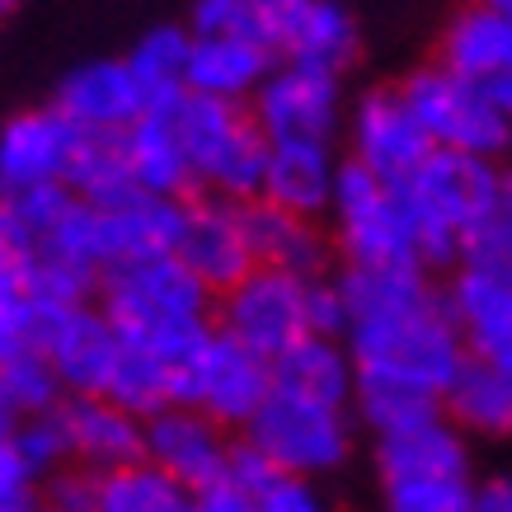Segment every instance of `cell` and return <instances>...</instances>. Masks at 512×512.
<instances>
[{
	"label": "cell",
	"mask_w": 512,
	"mask_h": 512,
	"mask_svg": "<svg viewBox=\"0 0 512 512\" xmlns=\"http://www.w3.org/2000/svg\"><path fill=\"white\" fill-rule=\"evenodd\" d=\"M348 296V353L357 376H386L447 395L466 367V334L451 315L447 282L428 268H339Z\"/></svg>",
	"instance_id": "1"
},
{
	"label": "cell",
	"mask_w": 512,
	"mask_h": 512,
	"mask_svg": "<svg viewBox=\"0 0 512 512\" xmlns=\"http://www.w3.org/2000/svg\"><path fill=\"white\" fill-rule=\"evenodd\" d=\"M94 306L109 315L127 343L165 357L174 376L217 334V296L207 292L202 278H193V268L179 254L109 268L99 278Z\"/></svg>",
	"instance_id": "2"
},
{
	"label": "cell",
	"mask_w": 512,
	"mask_h": 512,
	"mask_svg": "<svg viewBox=\"0 0 512 512\" xmlns=\"http://www.w3.org/2000/svg\"><path fill=\"white\" fill-rule=\"evenodd\" d=\"M400 193L419 231V264L428 273H456L466 240L484 221H494L503 170L498 160L466 151H433L400 184Z\"/></svg>",
	"instance_id": "3"
},
{
	"label": "cell",
	"mask_w": 512,
	"mask_h": 512,
	"mask_svg": "<svg viewBox=\"0 0 512 512\" xmlns=\"http://www.w3.org/2000/svg\"><path fill=\"white\" fill-rule=\"evenodd\" d=\"M170 109L179 123V137H184L198 193L231 202L264 198V170L273 141L249 104H226V99H207V94L188 90Z\"/></svg>",
	"instance_id": "4"
},
{
	"label": "cell",
	"mask_w": 512,
	"mask_h": 512,
	"mask_svg": "<svg viewBox=\"0 0 512 512\" xmlns=\"http://www.w3.org/2000/svg\"><path fill=\"white\" fill-rule=\"evenodd\" d=\"M329 240L343 268H423L419 231L400 184L357 160H343L339 170V188L329 202Z\"/></svg>",
	"instance_id": "5"
},
{
	"label": "cell",
	"mask_w": 512,
	"mask_h": 512,
	"mask_svg": "<svg viewBox=\"0 0 512 512\" xmlns=\"http://www.w3.org/2000/svg\"><path fill=\"white\" fill-rule=\"evenodd\" d=\"M357 428L362 423H357L353 409H339V404H325V400H311V395H292V390L273 386L264 409L254 414V423L240 437H249L287 475L329 480V475H339L353 461Z\"/></svg>",
	"instance_id": "6"
},
{
	"label": "cell",
	"mask_w": 512,
	"mask_h": 512,
	"mask_svg": "<svg viewBox=\"0 0 512 512\" xmlns=\"http://www.w3.org/2000/svg\"><path fill=\"white\" fill-rule=\"evenodd\" d=\"M400 94L437 151H466L484 160H503L512 151V118L480 80H466L451 66L433 62L409 71L400 80Z\"/></svg>",
	"instance_id": "7"
},
{
	"label": "cell",
	"mask_w": 512,
	"mask_h": 512,
	"mask_svg": "<svg viewBox=\"0 0 512 512\" xmlns=\"http://www.w3.org/2000/svg\"><path fill=\"white\" fill-rule=\"evenodd\" d=\"M268 395H273V362L221 329L174 376V404H193L231 433H245Z\"/></svg>",
	"instance_id": "8"
},
{
	"label": "cell",
	"mask_w": 512,
	"mask_h": 512,
	"mask_svg": "<svg viewBox=\"0 0 512 512\" xmlns=\"http://www.w3.org/2000/svg\"><path fill=\"white\" fill-rule=\"evenodd\" d=\"M306 282L282 268H254L245 282L217 296V329L254 348L259 357L278 362L292 343L311 334L306 325Z\"/></svg>",
	"instance_id": "9"
},
{
	"label": "cell",
	"mask_w": 512,
	"mask_h": 512,
	"mask_svg": "<svg viewBox=\"0 0 512 512\" xmlns=\"http://www.w3.org/2000/svg\"><path fill=\"white\" fill-rule=\"evenodd\" d=\"M437 146L428 141L423 123L414 118L409 99L400 94V85H376L353 104L348 113V160L367 165L372 174L404 184L409 174L419 170L423 160L433 156Z\"/></svg>",
	"instance_id": "10"
},
{
	"label": "cell",
	"mask_w": 512,
	"mask_h": 512,
	"mask_svg": "<svg viewBox=\"0 0 512 512\" xmlns=\"http://www.w3.org/2000/svg\"><path fill=\"white\" fill-rule=\"evenodd\" d=\"M231 428H221L217 419H207L193 404H170L146 419V456L156 470H165L170 480H179L188 494H202L212 484L226 480L235 451Z\"/></svg>",
	"instance_id": "11"
},
{
	"label": "cell",
	"mask_w": 512,
	"mask_h": 512,
	"mask_svg": "<svg viewBox=\"0 0 512 512\" xmlns=\"http://www.w3.org/2000/svg\"><path fill=\"white\" fill-rule=\"evenodd\" d=\"M174 254L193 268V278L207 282L212 296L231 292L235 282H245L259 268L254 240H249L245 226V202L193 193L184 207V235H179Z\"/></svg>",
	"instance_id": "12"
},
{
	"label": "cell",
	"mask_w": 512,
	"mask_h": 512,
	"mask_svg": "<svg viewBox=\"0 0 512 512\" xmlns=\"http://www.w3.org/2000/svg\"><path fill=\"white\" fill-rule=\"evenodd\" d=\"M343 71L306 62H278V71L264 80V90L254 94V118L268 132V141L292 137H334L343 113Z\"/></svg>",
	"instance_id": "13"
},
{
	"label": "cell",
	"mask_w": 512,
	"mask_h": 512,
	"mask_svg": "<svg viewBox=\"0 0 512 512\" xmlns=\"http://www.w3.org/2000/svg\"><path fill=\"white\" fill-rule=\"evenodd\" d=\"M52 109L80 132L123 137L127 127L146 113V99H141V85L132 76L127 57H94V62H80L76 71H66L57 80Z\"/></svg>",
	"instance_id": "14"
},
{
	"label": "cell",
	"mask_w": 512,
	"mask_h": 512,
	"mask_svg": "<svg viewBox=\"0 0 512 512\" xmlns=\"http://www.w3.org/2000/svg\"><path fill=\"white\" fill-rule=\"evenodd\" d=\"M447 301L470 357L512 367V264H461L447 278Z\"/></svg>",
	"instance_id": "15"
},
{
	"label": "cell",
	"mask_w": 512,
	"mask_h": 512,
	"mask_svg": "<svg viewBox=\"0 0 512 512\" xmlns=\"http://www.w3.org/2000/svg\"><path fill=\"white\" fill-rule=\"evenodd\" d=\"M80 127H71L52 109H24L0 127V184L5 193L19 188L66 184V170L76 160Z\"/></svg>",
	"instance_id": "16"
},
{
	"label": "cell",
	"mask_w": 512,
	"mask_h": 512,
	"mask_svg": "<svg viewBox=\"0 0 512 512\" xmlns=\"http://www.w3.org/2000/svg\"><path fill=\"white\" fill-rule=\"evenodd\" d=\"M62 428L71 442V461L94 475L123 470L146 456V419L113 404L109 395H66Z\"/></svg>",
	"instance_id": "17"
},
{
	"label": "cell",
	"mask_w": 512,
	"mask_h": 512,
	"mask_svg": "<svg viewBox=\"0 0 512 512\" xmlns=\"http://www.w3.org/2000/svg\"><path fill=\"white\" fill-rule=\"evenodd\" d=\"M118 353H123V334L113 329V320L94 301L66 311L43 348V357L62 376L66 395H109Z\"/></svg>",
	"instance_id": "18"
},
{
	"label": "cell",
	"mask_w": 512,
	"mask_h": 512,
	"mask_svg": "<svg viewBox=\"0 0 512 512\" xmlns=\"http://www.w3.org/2000/svg\"><path fill=\"white\" fill-rule=\"evenodd\" d=\"M343 160L334 156L329 137H292L268 146L264 198L296 212V217H329V202L339 188Z\"/></svg>",
	"instance_id": "19"
},
{
	"label": "cell",
	"mask_w": 512,
	"mask_h": 512,
	"mask_svg": "<svg viewBox=\"0 0 512 512\" xmlns=\"http://www.w3.org/2000/svg\"><path fill=\"white\" fill-rule=\"evenodd\" d=\"M278 52L254 38L235 33H193V62H188V90L226 104H254L264 80L278 71Z\"/></svg>",
	"instance_id": "20"
},
{
	"label": "cell",
	"mask_w": 512,
	"mask_h": 512,
	"mask_svg": "<svg viewBox=\"0 0 512 512\" xmlns=\"http://www.w3.org/2000/svg\"><path fill=\"white\" fill-rule=\"evenodd\" d=\"M245 226L254 240V259L264 268H282L296 278H325L329 264L339 259L325 226H315L311 217H296L268 198L245 202Z\"/></svg>",
	"instance_id": "21"
},
{
	"label": "cell",
	"mask_w": 512,
	"mask_h": 512,
	"mask_svg": "<svg viewBox=\"0 0 512 512\" xmlns=\"http://www.w3.org/2000/svg\"><path fill=\"white\" fill-rule=\"evenodd\" d=\"M184 207L188 198H160V193H137V198L118 202V207H99L109 268L174 254L179 235H184Z\"/></svg>",
	"instance_id": "22"
},
{
	"label": "cell",
	"mask_w": 512,
	"mask_h": 512,
	"mask_svg": "<svg viewBox=\"0 0 512 512\" xmlns=\"http://www.w3.org/2000/svg\"><path fill=\"white\" fill-rule=\"evenodd\" d=\"M372 470L376 480L395 475H475L470 437L442 414V419L414 423L400 433L372 437Z\"/></svg>",
	"instance_id": "23"
},
{
	"label": "cell",
	"mask_w": 512,
	"mask_h": 512,
	"mask_svg": "<svg viewBox=\"0 0 512 512\" xmlns=\"http://www.w3.org/2000/svg\"><path fill=\"white\" fill-rule=\"evenodd\" d=\"M66 466H76V461H71V442H66L62 428V409L43 414V419L5 423V437H0V503L33 498L43 489V480H52Z\"/></svg>",
	"instance_id": "24"
},
{
	"label": "cell",
	"mask_w": 512,
	"mask_h": 512,
	"mask_svg": "<svg viewBox=\"0 0 512 512\" xmlns=\"http://www.w3.org/2000/svg\"><path fill=\"white\" fill-rule=\"evenodd\" d=\"M123 146L141 193H160V198H193L198 193V179H193V165H188L184 137H179L170 104L141 113L123 132Z\"/></svg>",
	"instance_id": "25"
},
{
	"label": "cell",
	"mask_w": 512,
	"mask_h": 512,
	"mask_svg": "<svg viewBox=\"0 0 512 512\" xmlns=\"http://www.w3.org/2000/svg\"><path fill=\"white\" fill-rule=\"evenodd\" d=\"M442 414L470 442H512V376L484 357H466L442 395Z\"/></svg>",
	"instance_id": "26"
},
{
	"label": "cell",
	"mask_w": 512,
	"mask_h": 512,
	"mask_svg": "<svg viewBox=\"0 0 512 512\" xmlns=\"http://www.w3.org/2000/svg\"><path fill=\"white\" fill-rule=\"evenodd\" d=\"M437 62L451 66L456 76L480 80V85L498 80L512 66V19H503L480 0H466L442 29Z\"/></svg>",
	"instance_id": "27"
},
{
	"label": "cell",
	"mask_w": 512,
	"mask_h": 512,
	"mask_svg": "<svg viewBox=\"0 0 512 512\" xmlns=\"http://www.w3.org/2000/svg\"><path fill=\"white\" fill-rule=\"evenodd\" d=\"M273 386L292 390V395H311V400L339 404V409H353L357 362L343 339L306 334V339L292 343V348L273 362Z\"/></svg>",
	"instance_id": "28"
},
{
	"label": "cell",
	"mask_w": 512,
	"mask_h": 512,
	"mask_svg": "<svg viewBox=\"0 0 512 512\" xmlns=\"http://www.w3.org/2000/svg\"><path fill=\"white\" fill-rule=\"evenodd\" d=\"M315 0H193V33H235V38H254V43L273 47L287 57L301 19L311 15Z\"/></svg>",
	"instance_id": "29"
},
{
	"label": "cell",
	"mask_w": 512,
	"mask_h": 512,
	"mask_svg": "<svg viewBox=\"0 0 512 512\" xmlns=\"http://www.w3.org/2000/svg\"><path fill=\"white\" fill-rule=\"evenodd\" d=\"M66 188L80 202H94V207H118V202L137 198L141 184L132 174L123 137H113V132H80L76 160L66 170Z\"/></svg>",
	"instance_id": "30"
},
{
	"label": "cell",
	"mask_w": 512,
	"mask_h": 512,
	"mask_svg": "<svg viewBox=\"0 0 512 512\" xmlns=\"http://www.w3.org/2000/svg\"><path fill=\"white\" fill-rule=\"evenodd\" d=\"M188 62H193V29H174V24H160L146 38L132 43L127 52V66L141 85V99L146 109H165L174 99L188 94Z\"/></svg>",
	"instance_id": "31"
},
{
	"label": "cell",
	"mask_w": 512,
	"mask_h": 512,
	"mask_svg": "<svg viewBox=\"0 0 512 512\" xmlns=\"http://www.w3.org/2000/svg\"><path fill=\"white\" fill-rule=\"evenodd\" d=\"M71 202H76V193L66 184L5 193V202H0V254H43L62 217L71 212Z\"/></svg>",
	"instance_id": "32"
},
{
	"label": "cell",
	"mask_w": 512,
	"mask_h": 512,
	"mask_svg": "<svg viewBox=\"0 0 512 512\" xmlns=\"http://www.w3.org/2000/svg\"><path fill=\"white\" fill-rule=\"evenodd\" d=\"M66 404V386L43 353H0V414L5 423L43 419Z\"/></svg>",
	"instance_id": "33"
},
{
	"label": "cell",
	"mask_w": 512,
	"mask_h": 512,
	"mask_svg": "<svg viewBox=\"0 0 512 512\" xmlns=\"http://www.w3.org/2000/svg\"><path fill=\"white\" fill-rule=\"evenodd\" d=\"M99 512H193V494L151 461L99 475Z\"/></svg>",
	"instance_id": "34"
},
{
	"label": "cell",
	"mask_w": 512,
	"mask_h": 512,
	"mask_svg": "<svg viewBox=\"0 0 512 512\" xmlns=\"http://www.w3.org/2000/svg\"><path fill=\"white\" fill-rule=\"evenodd\" d=\"M109 400L132 409L137 419H151L174 404V367L151 348L123 339V353H118V367L109 381Z\"/></svg>",
	"instance_id": "35"
},
{
	"label": "cell",
	"mask_w": 512,
	"mask_h": 512,
	"mask_svg": "<svg viewBox=\"0 0 512 512\" xmlns=\"http://www.w3.org/2000/svg\"><path fill=\"white\" fill-rule=\"evenodd\" d=\"M357 57V19L343 10L339 0H315L311 15L301 19L292 47L282 62H306L325 66V71H343Z\"/></svg>",
	"instance_id": "36"
},
{
	"label": "cell",
	"mask_w": 512,
	"mask_h": 512,
	"mask_svg": "<svg viewBox=\"0 0 512 512\" xmlns=\"http://www.w3.org/2000/svg\"><path fill=\"white\" fill-rule=\"evenodd\" d=\"M475 475H395L376 480L381 512H475Z\"/></svg>",
	"instance_id": "37"
},
{
	"label": "cell",
	"mask_w": 512,
	"mask_h": 512,
	"mask_svg": "<svg viewBox=\"0 0 512 512\" xmlns=\"http://www.w3.org/2000/svg\"><path fill=\"white\" fill-rule=\"evenodd\" d=\"M306 325L320 339H348L353 315H348V296H343L339 273H325V278L306 282Z\"/></svg>",
	"instance_id": "38"
},
{
	"label": "cell",
	"mask_w": 512,
	"mask_h": 512,
	"mask_svg": "<svg viewBox=\"0 0 512 512\" xmlns=\"http://www.w3.org/2000/svg\"><path fill=\"white\" fill-rule=\"evenodd\" d=\"M47 512H99V475L85 466H66L38 489Z\"/></svg>",
	"instance_id": "39"
},
{
	"label": "cell",
	"mask_w": 512,
	"mask_h": 512,
	"mask_svg": "<svg viewBox=\"0 0 512 512\" xmlns=\"http://www.w3.org/2000/svg\"><path fill=\"white\" fill-rule=\"evenodd\" d=\"M254 498H259V512H334L320 480H301V475H287V470H278Z\"/></svg>",
	"instance_id": "40"
},
{
	"label": "cell",
	"mask_w": 512,
	"mask_h": 512,
	"mask_svg": "<svg viewBox=\"0 0 512 512\" xmlns=\"http://www.w3.org/2000/svg\"><path fill=\"white\" fill-rule=\"evenodd\" d=\"M193 512H259V498L240 489L235 480H221L212 489L193 494Z\"/></svg>",
	"instance_id": "41"
},
{
	"label": "cell",
	"mask_w": 512,
	"mask_h": 512,
	"mask_svg": "<svg viewBox=\"0 0 512 512\" xmlns=\"http://www.w3.org/2000/svg\"><path fill=\"white\" fill-rule=\"evenodd\" d=\"M475 512H512V475H484Z\"/></svg>",
	"instance_id": "42"
},
{
	"label": "cell",
	"mask_w": 512,
	"mask_h": 512,
	"mask_svg": "<svg viewBox=\"0 0 512 512\" xmlns=\"http://www.w3.org/2000/svg\"><path fill=\"white\" fill-rule=\"evenodd\" d=\"M498 226L512 240V170H503V193H498Z\"/></svg>",
	"instance_id": "43"
},
{
	"label": "cell",
	"mask_w": 512,
	"mask_h": 512,
	"mask_svg": "<svg viewBox=\"0 0 512 512\" xmlns=\"http://www.w3.org/2000/svg\"><path fill=\"white\" fill-rule=\"evenodd\" d=\"M489 94L498 99V109H503V113L512 118V66H508V71H503L498 80H489Z\"/></svg>",
	"instance_id": "44"
},
{
	"label": "cell",
	"mask_w": 512,
	"mask_h": 512,
	"mask_svg": "<svg viewBox=\"0 0 512 512\" xmlns=\"http://www.w3.org/2000/svg\"><path fill=\"white\" fill-rule=\"evenodd\" d=\"M0 512H47V508H43V498L33 494V498H15V503H0Z\"/></svg>",
	"instance_id": "45"
},
{
	"label": "cell",
	"mask_w": 512,
	"mask_h": 512,
	"mask_svg": "<svg viewBox=\"0 0 512 512\" xmlns=\"http://www.w3.org/2000/svg\"><path fill=\"white\" fill-rule=\"evenodd\" d=\"M480 5H489V10H498L503 19H512V0H480Z\"/></svg>",
	"instance_id": "46"
},
{
	"label": "cell",
	"mask_w": 512,
	"mask_h": 512,
	"mask_svg": "<svg viewBox=\"0 0 512 512\" xmlns=\"http://www.w3.org/2000/svg\"><path fill=\"white\" fill-rule=\"evenodd\" d=\"M5 5H19V0H5Z\"/></svg>",
	"instance_id": "47"
}]
</instances>
